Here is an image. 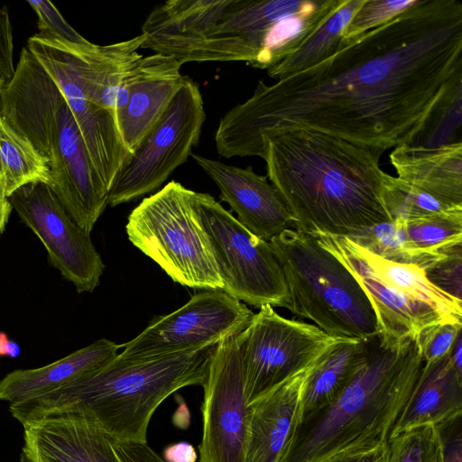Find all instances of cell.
I'll return each instance as SVG.
<instances>
[{
  "label": "cell",
  "instance_id": "4316f807",
  "mask_svg": "<svg viewBox=\"0 0 462 462\" xmlns=\"http://www.w3.org/2000/svg\"><path fill=\"white\" fill-rule=\"evenodd\" d=\"M32 182H51L49 165L32 144L0 116V195L8 198Z\"/></svg>",
  "mask_w": 462,
  "mask_h": 462
},
{
  "label": "cell",
  "instance_id": "74e56055",
  "mask_svg": "<svg viewBox=\"0 0 462 462\" xmlns=\"http://www.w3.org/2000/svg\"><path fill=\"white\" fill-rule=\"evenodd\" d=\"M13 51L12 26L5 6L0 9V78L4 84L9 82L14 75Z\"/></svg>",
  "mask_w": 462,
  "mask_h": 462
},
{
  "label": "cell",
  "instance_id": "ab89813d",
  "mask_svg": "<svg viewBox=\"0 0 462 462\" xmlns=\"http://www.w3.org/2000/svg\"><path fill=\"white\" fill-rule=\"evenodd\" d=\"M164 458L168 462H195L197 455L191 445L180 443L168 447L164 450Z\"/></svg>",
  "mask_w": 462,
  "mask_h": 462
},
{
  "label": "cell",
  "instance_id": "f546056e",
  "mask_svg": "<svg viewBox=\"0 0 462 462\" xmlns=\"http://www.w3.org/2000/svg\"><path fill=\"white\" fill-rule=\"evenodd\" d=\"M458 143H462V82L445 94L410 144L434 148Z\"/></svg>",
  "mask_w": 462,
  "mask_h": 462
},
{
  "label": "cell",
  "instance_id": "3957f363",
  "mask_svg": "<svg viewBox=\"0 0 462 462\" xmlns=\"http://www.w3.org/2000/svg\"><path fill=\"white\" fill-rule=\"evenodd\" d=\"M423 363L418 336L372 337L363 368L333 402L300 420L279 462H328L385 445Z\"/></svg>",
  "mask_w": 462,
  "mask_h": 462
},
{
  "label": "cell",
  "instance_id": "ba28073f",
  "mask_svg": "<svg viewBox=\"0 0 462 462\" xmlns=\"http://www.w3.org/2000/svg\"><path fill=\"white\" fill-rule=\"evenodd\" d=\"M314 236L365 291L382 337L401 340L438 323H462V301L430 283L422 268L382 258L346 236Z\"/></svg>",
  "mask_w": 462,
  "mask_h": 462
},
{
  "label": "cell",
  "instance_id": "7bdbcfd3",
  "mask_svg": "<svg viewBox=\"0 0 462 462\" xmlns=\"http://www.w3.org/2000/svg\"><path fill=\"white\" fill-rule=\"evenodd\" d=\"M449 356L454 367L462 374V330L457 335Z\"/></svg>",
  "mask_w": 462,
  "mask_h": 462
},
{
  "label": "cell",
  "instance_id": "4fadbf2b",
  "mask_svg": "<svg viewBox=\"0 0 462 462\" xmlns=\"http://www.w3.org/2000/svg\"><path fill=\"white\" fill-rule=\"evenodd\" d=\"M254 312L222 290L194 294L178 310L160 316L117 354L125 358L167 356L216 346L244 331Z\"/></svg>",
  "mask_w": 462,
  "mask_h": 462
},
{
  "label": "cell",
  "instance_id": "d6a6232c",
  "mask_svg": "<svg viewBox=\"0 0 462 462\" xmlns=\"http://www.w3.org/2000/svg\"><path fill=\"white\" fill-rule=\"evenodd\" d=\"M417 0H365L343 33V41L354 39L383 25L412 6Z\"/></svg>",
  "mask_w": 462,
  "mask_h": 462
},
{
  "label": "cell",
  "instance_id": "1f68e13d",
  "mask_svg": "<svg viewBox=\"0 0 462 462\" xmlns=\"http://www.w3.org/2000/svg\"><path fill=\"white\" fill-rule=\"evenodd\" d=\"M386 462H441V448L435 425L415 427L390 436Z\"/></svg>",
  "mask_w": 462,
  "mask_h": 462
},
{
  "label": "cell",
  "instance_id": "b9f144b4",
  "mask_svg": "<svg viewBox=\"0 0 462 462\" xmlns=\"http://www.w3.org/2000/svg\"><path fill=\"white\" fill-rule=\"evenodd\" d=\"M20 354L18 344L11 339L8 336L0 332V356L17 357Z\"/></svg>",
  "mask_w": 462,
  "mask_h": 462
},
{
  "label": "cell",
  "instance_id": "60d3db41",
  "mask_svg": "<svg viewBox=\"0 0 462 462\" xmlns=\"http://www.w3.org/2000/svg\"><path fill=\"white\" fill-rule=\"evenodd\" d=\"M387 450L386 444L375 449L342 457L328 462H386Z\"/></svg>",
  "mask_w": 462,
  "mask_h": 462
},
{
  "label": "cell",
  "instance_id": "7402d4cb",
  "mask_svg": "<svg viewBox=\"0 0 462 462\" xmlns=\"http://www.w3.org/2000/svg\"><path fill=\"white\" fill-rule=\"evenodd\" d=\"M120 348L101 338L42 367L14 370L0 381V400L10 405L34 401L106 365Z\"/></svg>",
  "mask_w": 462,
  "mask_h": 462
},
{
  "label": "cell",
  "instance_id": "6da1fadb",
  "mask_svg": "<svg viewBox=\"0 0 462 462\" xmlns=\"http://www.w3.org/2000/svg\"><path fill=\"white\" fill-rule=\"evenodd\" d=\"M462 82V4L417 0L320 63L259 80L215 134L225 158L260 157L263 141L308 128L386 151L411 143L434 107Z\"/></svg>",
  "mask_w": 462,
  "mask_h": 462
},
{
  "label": "cell",
  "instance_id": "d6986e66",
  "mask_svg": "<svg viewBox=\"0 0 462 462\" xmlns=\"http://www.w3.org/2000/svg\"><path fill=\"white\" fill-rule=\"evenodd\" d=\"M145 36L108 44H74L60 41L71 71L92 103L117 115L129 97L133 72L143 57L138 53Z\"/></svg>",
  "mask_w": 462,
  "mask_h": 462
},
{
  "label": "cell",
  "instance_id": "836d02e7",
  "mask_svg": "<svg viewBox=\"0 0 462 462\" xmlns=\"http://www.w3.org/2000/svg\"><path fill=\"white\" fill-rule=\"evenodd\" d=\"M423 270L430 283L462 301V245L450 249Z\"/></svg>",
  "mask_w": 462,
  "mask_h": 462
},
{
  "label": "cell",
  "instance_id": "603a6c76",
  "mask_svg": "<svg viewBox=\"0 0 462 462\" xmlns=\"http://www.w3.org/2000/svg\"><path fill=\"white\" fill-rule=\"evenodd\" d=\"M390 162L402 181L462 207V143L434 148L402 144L391 152Z\"/></svg>",
  "mask_w": 462,
  "mask_h": 462
},
{
  "label": "cell",
  "instance_id": "83f0119b",
  "mask_svg": "<svg viewBox=\"0 0 462 462\" xmlns=\"http://www.w3.org/2000/svg\"><path fill=\"white\" fill-rule=\"evenodd\" d=\"M402 226L409 245L428 255L439 257L462 245V210L414 219Z\"/></svg>",
  "mask_w": 462,
  "mask_h": 462
},
{
  "label": "cell",
  "instance_id": "4dcf8cb0",
  "mask_svg": "<svg viewBox=\"0 0 462 462\" xmlns=\"http://www.w3.org/2000/svg\"><path fill=\"white\" fill-rule=\"evenodd\" d=\"M386 210L392 222L405 223L432 215L462 210L389 174L383 192Z\"/></svg>",
  "mask_w": 462,
  "mask_h": 462
},
{
  "label": "cell",
  "instance_id": "e575fe53",
  "mask_svg": "<svg viewBox=\"0 0 462 462\" xmlns=\"http://www.w3.org/2000/svg\"><path fill=\"white\" fill-rule=\"evenodd\" d=\"M38 16L40 34L74 44L89 42L75 31L62 17L56 7L49 1H28Z\"/></svg>",
  "mask_w": 462,
  "mask_h": 462
},
{
  "label": "cell",
  "instance_id": "9c48e42d",
  "mask_svg": "<svg viewBox=\"0 0 462 462\" xmlns=\"http://www.w3.org/2000/svg\"><path fill=\"white\" fill-rule=\"evenodd\" d=\"M193 192L170 181L131 211L126 234L173 282L193 289L223 290Z\"/></svg>",
  "mask_w": 462,
  "mask_h": 462
},
{
  "label": "cell",
  "instance_id": "f1b7e54d",
  "mask_svg": "<svg viewBox=\"0 0 462 462\" xmlns=\"http://www.w3.org/2000/svg\"><path fill=\"white\" fill-rule=\"evenodd\" d=\"M348 238L382 258L414 264L422 269L444 255L435 257L411 247L402 223L398 222L380 223L358 231Z\"/></svg>",
  "mask_w": 462,
  "mask_h": 462
},
{
  "label": "cell",
  "instance_id": "d590c367",
  "mask_svg": "<svg viewBox=\"0 0 462 462\" xmlns=\"http://www.w3.org/2000/svg\"><path fill=\"white\" fill-rule=\"evenodd\" d=\"M462 323L441 322L424 328L418 340L424 363L438 360L450 353Z\"/></svg>",
  "mask_w": 462,
  "mask_h": 462
},
{
  "label": "cell",
  "instance_id": "7c38bea8",
  "mask_svg": "<svg viewBox=\"0 0 462 462\" xmlns=\"http://www.w3.org/2000/svg\"><path fill=\"white\" fill-rule=\"evenodd\" d=\"M336 339L316 325L283 318L270 305L261 307L241 333L248 404L310 367Z\"/></svg>",
  "mask_w": 462,
  "mask_h": 462
},
{
  "label": "cell",
  "instance_id": "d4e9b609",
  "mask_svg": "<svg viewBox=\"0 0 462 462\" xmlns=\"http://www.w3.org/2000/svg\"><path fill=\"white\" fill-rule=\"evenodd\" d=\"M370 339L337 338L324 351L305 380L300 419L333 402L351 383L365 364Z\"/></svg>",
  "mask_w": 462,
  "mask_h": 462
},
{
  "label": "cell",
  "instance_id": "f35d334b",
  "mask_svg": "<svg viewBox=\"0 0 462 462\" xmlns=\"http://www.w3.org/2000/svg\"><path fill=\"white\" fill-rule=\"evenodd\" d=\"M122 462H166L148 443H115Z\"/></svg>",
  "mask_w": 462,
  "mask_h": 462
},
{
  "label": "cell",
  "instance_id": "8fae6325",
  "mask_svg": "<svg viewBox=\"0 0 462 462\" xmlns=\"http://www.w3.org/2000/svg\"><path fill=\"white\" fill-rule=\"evenodd\" d=\"M205 119L199 86L185 76L163 116L116 175L108 190V205L116 207L158 189L190 156Z\"/></svg>",
  "mask_w": 462,
  "mask_h": 462
},
{
  "label": "cell",
  "instance_id": "44dd1931",
  "mask_svg": "<svg viewBox=\"0 0 462 462\" xmlns=\"http://www.w3.org/2000/svg\"><path fill=\"white\" fill-rule=\"evenodd\" d=\"M312 366L249 404L245 462L280 461L300 420L303 386Z\"/></svg>",
  "mask_w": 462,
  "mask_h": 462
},
{
  "label": "cell",
  "instance_id": "ac0fdd59",
  "mask_svg": "<svg viewBox=\"0 0 462 462\" xmlns=\"http://www.w3.org/2000/svg\"><path fill=\"white\" fill-rule=\"evenodd\" d=\"M190 156L217 184L221 199L251 233L269 241L293 226L289 209L276 189L251 166L240 168L193 152Z\"/></svg>",
  "mask_w": 462,
  "mask_h": 462
},
{
  "label": "cell",
  "instance_id": "9a60e30c",
  "mask_svg": "<svg viewBox=\"0 0 462 462\" xmlns=\"http://www.w3.org/2000/svg\"><path fill=\"white\" fill-rule=\"evenodd\" d=\"M7 199L45 246L50 263L78 292H92L99 285L105 264L90 234L73 220L51 187L28 183Z\"/></svg>",
  "mask_w": 462,
  "mask_h": 462
},
{
  "label": "cell",
  "instance_id": "ee69618b",
  "mask_svg": "<svg viewBox=\"0 0 462 462\" xmlns=\"http://www.w3.org/2000/svg\"><path fill=\"white\" fill-rule=\"evenodd\" d=\"M12 209V206L7 198H4L0 195V235L5 229Z\"/></svg>",
  "mask_w": 462,
  "mask_h": 462
},
{
  "label": "cell",
  "instance_id": "e0dca14e",
  "mask_svg": "<svg viewBox=\"0 0 462 462\" xmlns=\"http://www.w3.org/2000/svg\"><path fill=\"white\" fill-rule=\"evenodd\" d=\"M22 425L21 462H122L115 441L85 411L51 412Z\"/></svg>",
  "mask_w": 462,
  "mask_h": 462
},
{
  "label": "cell",
  "instance_id": "f6af8a7d",
  "mask_svg": "<svg viewBox=\"0 0 462 462\" xmlns=\"http://www.w3.org/2000/svg\"><path fill=\"white\" fill-rule=\"evenodd\" d=\"M4 82L2 81L1 78H0V88L3 86Z\"/></svg>",
  "mask_w": 462,
  "mask_h": 462
},
{
  "label": "cell",
  "instance_id": "ffe728a7",
  "mask_svg": "<svg viewBox=\"0 0 462 462\" xmlns=\"http://www.w3.org/2000/svg\"><path fill=\"white\" fill-rule=\"evenodd\" d=\"M174 58L159 53L139 60L129 84L126 105L117 115L122 139L133 154L163 116L185 76Z\"/></svg>",
  "mask_w": 462,
  "mask_h": 462
},
{
  "label": "cell",
  "instance_id": "5bb4252c",
  "mask_svg": "<svg viewBox=\"0 0 462 462\" xmlns=\"http://www.w3.org/2000/svg\"><path fill=\"white\" fill-rule=\"evenodd\" d=\"M241 333L214 346L202 385L198 462H245L250 410L245 393Z\"/></svg>",
  "mask_w": 462,
  "mask_h": 462
},
{
  "label": "cell",
  "instance_id": "7a4b0ae2",
  "mask_svg": "<svg viewBox=\"0 0 462 462\" xmlns=\"http://www.w3.org/2000/svg\"><path fill=\"white\" fill-rule=\"evenodd\" d=\"M384 152L297 127L267 136L260 157L295 229L349 237L392 222L383 200L389 174L379 165Z\"/></svg>",
  "mask_w": 462,
  "mask_h": 462
},
{
  "label": "cell",
  "instance_id": "277c9868",
  "mask_svg": "<svg viewBox=\"0 0 462 462\" xmlns=\"http://www.w3.org/2000/svg\"><path fill=\"white\" fill-rule=\"evenodd\" d=\"M214 346L143 358L118 355L106 365L34 401L9 405L22 424L42 415L82 410L115 443H147L150 420L160 404L187 386H202Z\"/></svg>",
  "mask_w": 462,
  "mask_h": 462
},
{
  "label": "cell",
  "instance_id": "484cf974",
  "mask_svg": "<svg viewBox=\"0 0 462 462\" xmlns=\"http://www.w3.org/2000/svg\"><path fill=\"white\" fill-rule=\"evenodd\" d=\"M365 0H339L337 6L288 56L269 68L267 74L277 79L311 68L338 51L343 33Z\"/></svg>",
  "mask_w": 462,
  "mask_h": 462
},
{
  "label": "cell",
  "instance_id": "8d00e7d4",
  "mask_svg": "<svg viewBox=\"0 0 462 462\" xmlns=\"http://www.w3.org/2000/svg\"><path fill=\"white\" fill-rule=\"evenodd\" d=\"M441 448V462H462V414L435 425Z\"/></svg>",
  "mask_w": 462,
  "mask_h": 462
},
{
  "label": "cell",
  "instance_id": "cb8c5ba5",
  "mask_svg": "<svg viewBox=\"0 0 462 462\" xmlns=\"http://www.w3.org/2000/svg\"><path fill=\"white\" fill-rule=\"evenodd\" d=\"M459 414H462V374L457 373L448 354L423 363L390 436L415 427L437 425Z\"/></svg>",
  "mask_w": 462,
  "mask_h": 462
},
{
  "label": "cell",
  "instance_id": "2e32d148",
  "mask_svg": "<svg viewBox=\"0 0 462 462\" xmlns=\"http://www.w3.org/2000/svg\"><path fill=\"white\" fill-rule=\"evenodd\" d=\"M27 49L63 95L79 126L94 170L108 194L116 175L132 156L122 139L116 115L86 97L59 40L37 33L29 38Z\"/></svg>",
  "mask_w": 462,
  "mask_h": 462
},
{
  "label": "cell",
  "instance_id": "8992f818",
  "mask_svg": "<svg viewBox=\"0 0 462 462\" xmlns=\"http://www.w3.org/2000/svg\"><path fill=\"white\" fill-rule=\"evenodd\" d=\"M308 0H208L177 54L186 62L246 61L268 69L291 53L309 29Z\"/></svg>",
  "mask_w": 462,
  "mask_h": 462
},
{
  "label": "cell",
  "instance_id": "5b68a950",
  "mask_svg": "<svg viewBox=\"0 0 462 462\" xmlns=\"http://www.w3.org/2000/svg\"><path fill=\"white\" fill-rule=\"evenodd\" d=\"M0 116L45 158L49 186L73 220L90 234L108 205L107 191L63 95L27 47L13 79L0 88Z\"/></svg>",
  "mask_w": 462,
  "mask_h": 462
},
{
  "label": "cell",
  "instance_id": "52a82bcc",
  "mask_svg": "<svg viewBox=\"0 0 462 462\" xmlns=\"http://www.w3.org/2000/svg\"><path fill=\"white\" fill-rule=\"evenodd\" d=\"M290 297L289 310L335 338L380 334L374 309L348 269L314 235L287 228L269 240Z\"/></svg>",
  "mask_w": 462,
  "mask_h": 462
},
{
  "label": "cell",
  "instance_id": "30bf717a",
  "mask_svg": "<svg viewBox=\"0 0 462 462\" xmlns=\"http://www.w3.org/2000/svg\"><path fill=\"white\" fill-rule=\"evenodd\" d=\"M192 201L209 240L222 291L259 309H289L283 273L270 243L251 233L209 194L194 191Z\"/></svg>",
  "mask_w": 462,
  "mask_h": 462
}]
</instances>
